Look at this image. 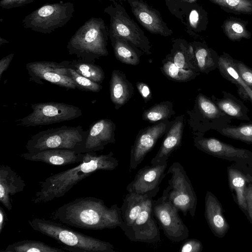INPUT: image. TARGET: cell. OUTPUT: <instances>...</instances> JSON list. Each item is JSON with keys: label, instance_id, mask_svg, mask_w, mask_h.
I'll use <instances>...</instances> for the list:
<instances>
[{"label": "cell", "instance_id": "cell-1", "mask_svg": "<svg viewBox=\"0 0 252 252\" xmlns=\"http://www.w3.org/2000/svg\"><path fill=\"white\" fill-rule=\"evenodd\" d=\"M50 218L70 227L89 230L124 227L121 208L117 204L108 207L101 199L78 197L54 211Z\"/></svg>", "mask_w": 252, "mask_h": 252}, {"label": "cell", "instance_id": "cell-2", "mask_svg": "<svg viewBox=\"0 0 252 252\" xmlns=\"http://www.w3.org/2000/svg\"><path fill=\"white\" fill-rule=\"evenodd\" d=\"M119 165L112 152L98 155L84 153L83 161L78 165L52 174L39 182L40 189L35 194L34 203H45L63 197L78 182L99 170H113Z\"/></svg>", "mask_w": 252, "mask_h": 252}, {"label": "cell", "instance_id": "cell-3", "mask_svg": "<svg viewBox=\"0 0 252 252\" xmlns=\"http://www.w3.org/2000/svg\"><path fill=\"white\" fill-rule=\"evenodd\" d=\"M35 231L48 236L71 252H114V246L108 242L85 235L58 221L34 218L28 221Z\"/></svg>", "mask_w": 252, "mask_h": 252}, {"label": "cell", "instance_id": "cell-4", "mask_svg": "<svg viewBox=\"0 0 252 252\" xmlns=\"http://www.w3.org/2000/svg\"><path fill=\"white\" fill-rule=\"evenodd\" d=\"M109 30L104 20L92 17L72 36L66 46L68 54L89 62L108 54L107 49Z\"/></svg>", "mask_w": 252, "mask_h": 252}, {"label": "cell", "instance_id": "cell-5", "mask_svg": "<svg viewBox=\"0 0 252 252\" xmlns=\"http://www.w3.org/2000/svg\"><path fill=\"white\" fill-rule=\"evenodd\" d=\"M88 130L82 126H62L41 131L32 135L26 145L28 152L49 149H67L81 153Z\"/></svg>", "mask_w": 252, "mask_h": 252}, {"label": "cell", "instance_id": "cell-6", "mask_svg": "<svg viewBox=\"0 0 252 252\" xmlns=\"http://www.w3.org/2000/svg\"><path fill=\"white\" fill-rule=\"evenodd\" d=\"M74 11V4L71 2L46 3L26 16L22 25L36 32L51 33L65 25Z\"/></svg>", "mask_w": 252, "mask_h": 252}, {"label": "cell", "instance_id": "cell-7", "mask_svg": "<svg viewBox=\"0 0 252 252\" xmlns=\"http://www.w3.org/2000/svg\"><path fill=\"white\" fill-rule=\"evenodd\" d=\"M104 12L110 17L109 35L124 39L144 52L150 53V42L144 32L127 13L125 7L115 0Z\"/></svg>", "mask_w": 252, "mask_h": 252}, {"label": "cell", "instance_id": "cell-8", "mask_svg": "<svg viewBox=\"0 0 252 252\" xmlns=\"http://www.w3.org/2000/svg\"><path fill=\"white\" fill-rule=\"evenodd\" d=\"M167 173L171 175L168 180V186L165 189L170 201L185 216L189 213L191 217H194L197 199L184 168L179 162H174Z\"/></svg>", "mask_w": 252, "mask_h": 252}, {"label": "cell", "instance_id": "cell-9", "mask_svg": "<svg viewBox=\"0 0 252 252\" xmlns=\"http://www.w3.org/2000/svg\"><path fill=\"white\" fill-rule=\"evenodd\" d=\"M32 111L18 120L19 125L26 127L46 126L72 120L82 115L78 107L62 102H49L31 105Z\"/></svg>", "mask_w": 252, "mask_h": 252}, {"label": "cell", "instance_id": "cell-10", "mask_svg": "<svg viewBox=\"0 0 252 252\" xmlns=\"http://www.w3.org/2000/svg\"><path fill=\"white\" fill-rule=\"evenodd\" d=\"M178 209L170 201L166 189L153 201V213L160 228L170 240L179 242L189 236V230L178 214Z\"/></svg>", "mask_w": 252, "mask_h": 252}, {"label": "cell", "instance_id": "cell-11", "mask_svg": "<svg viewBox=\"0 0 252 252\" xmlns=\"http://www.w3.org/2000/svg\"><path fill=\"white\" fill-rule=\"evenodd\" d=\"M26 67L31 81L43 85L42 80H45L66 89L76 88L68 68L61 63L35 61L27 63Z\"/></svg>", "mask_w": 252, "mask_h": 252}, {"label": "cell", "instance_id": "cell-12", "mask_svg": "<svg viewBox=\"0 0 252 252\" xmlns=\"http://www.w3.org/2000/svg\"><path fill=\"white\" fill-rule=\"evenodd\" d=\"M153 198L148 197L133 224L124 232L133 242L153 243L160 240L158 223L153 213Z\"/></svg>", "mask_w": 252, "mask_h": 252}, {"label": "cell", "instance_id": "cell-13", "mask_svg": "<svg viewBox=\"0 0 252 252\" xmlns=\"http://www.w3.org/2000/svg\"><path fill=\"white\" fill-rule=\"evenodd\" d=\"M167 161L158 164L146 165L140 169L126 187L128 192L153 198L159 191V185L165 176Z\"/></svg>", "mask_w": 252, "mask_h": 252}, {"label": "cell", "instance_id": "cell-14", "mask_svg": "<svg viewBox=\"0 0 252 252\" xmlns=\"http://www.w3.org/2000/svg\"><path fill=\"white\" fill-rule=\"evenodd\" d=\"M194 143L198 149L208 155L252 166V152L249 150L236 148L214 138L198 137Z\"/></svg>", "mask_w": 252, "mask_h": 252}, {"label": "cell", "instance_id": "cell-15", "mask_svg": "<svg viewBox=\"0 0 252 252\" xmlns=\"http://www.w3.org/2000/svg\"><path fill=\"white\" fill-rule=\"evenodd\" d=\"M167 126V123L161 122L148 126L139 132L131 149L129 172L136 169L142 162L147 154L154 148L158 139L165 133Z\"/></svg>", "mask_w": 252, "mask_h": 252}, {"label": "cell", "instance_id": "cell-16", "mask_svg": "<svg viewBox=\"0 0 252 252\" xmlns=\"http://www.w3.org/2000/svg\"><path fill=\"white\" fill-rule=\"evenodd\" d=\"M138 22L151 33L168 36L173 32L163 21L159 12L143 0H126Z\"/></svg>", "mask_w": 252, "mask_h": 252}, {"label": "cell", "instance_id": "cell-17", "mask_svg": "<svg viewBox=\"0 0 252 252\" xmlns=\"http://www.w3.org/2000/svg\"><path fill=\"white\" fill-rule=\"evenodd\" d=\"M229 188L233 198L245 215L247 210L246 189L252 183V166L234 162L227 167Z\"/></svg>", "mask_w": 252, "mask_h": 252}, {"label": "cell", "instance_id": "cell-18", "mask_svg": "<svg viewBox=\"0 0 252 252\" xmlns=\"http://www.w3.org/2000/svg\"><path fill=\"white\" fill-rule=\"evenodd\" d=\"M115 126L109 119L99 120L90 125L81 153L103 150L109 143L115 142Z\"/></svg>", "mask_w": 252, "mask_h": 252}, {"label": "cell", "instance_id": "cell-19", "mask_svg": "<svg viewBox=\"0 0 252 252\" xmlns=\"http://www.w3.org/2000/svg\"><path fill=\"white\" fill-rule=\"evenodd\" d=\"M84 153H78L67 149H49L35 153H25L20 155L24 159L32 161H40L51 165L65 166L81 163Z\"/></svg>", "mask_w": 252, "mask_h": 252}, {"label": "cell", "instance_id": "cell-20", "mask_svg": "<svg viewBox=\"0 0 252 252\" xmlns=\"http://www.w3.org/2000/svg\"><path fill=\"white\" fill-rule=\"evenodd\" d=\"M205 218L213 234L217 238L224 237L230 226L223 214L222 205L211 191H207L205 197Z\"/></svg>", "mask_w": 252, "mask_h": 252}, {"label": "cell", "instance_id": "cell-21", "mask_svg": "<svg viewBox=\"0 0 252 252\" xmlns=\"http://www.w3.org/2000/svg\"><path fill=\"white\" fill-rule=\"evenodd\" d=\"M185 25L187 32L190 35L206 30L208 24L207 13L196 3H185L174 15Z\"/></svg>", "mask_w": 252, "mask_h": 252}, {"label": "cell", "instance_id": "cell-22", "mask_svg": "<svg viewBox=\"0 0 252 252\" xmlns=\"http://www.w3.org/2000/svg\"><path fill=\"white\" fill-rule=\"evenodd\" d=\"M26 183L10 166L0 167V202L8 210L12 209L10 196L23 191Z\"/></svg>", "mask_w": 252, "mask_h": 252}, {"label": "cell", "instance_id": "cell-23", "mask_svg": "<svg viewBox=\"0 0 252 252\" xmlns=\"http://www.w3.org/2000/svg\"><path fill=\"white\" fill-rule=\"evenodd\" d=\"M218 68L221 75L234 84L241 97L252 103V90L241 78L234 64V59L226 53L219 57Z\"/></svg>", "mask_w": 252, "mask_h": 252}, {"label": "cell", "instance_id": "cell-24", "mask_svg": "<svg viewBox=\"0 0 252 252\" xmlns=\"http://www.w3.org/2000/svg\"><path fill=\"white\" fill-rule=\"evenodd\" d=\"M183 129L182 120L177 121L168 131L157 154L152 159L151 164H158L167 161L173 152L180 145Z\"/></svg>", "mask_w": 252, "mask_h": 252}, {"label": "cell", "instance_id": "cell-25", "mask_svg": "<svg viewBox=\"0 0 252 252\" xmlns=\"http://www.w3.org/2000/svg\"><path fill=\"white\" fill-rule=\"evenodd\" d=\"M148 198L147 196L135 193L128 192L126 194L121 207L124 232L129 228L138 218Z\"/></svg>", "mask_w": 252, "mask_h": 252}, {"label": "cell", "instance_id": "cell-26", "mask_svg": "<svg viewBox=\"0 0 252 252\" xmlns=\"http://www.w3.org/2000/svg\"><path fill=\"white\" fill-rule=\"evenodd\" d=\"M110 93L111 101L117 109L125 104L131 95L128 82L118 70H114L112 73Z\"/></svg>", "mask_w": 252, "mask_h": 252}, {"label": "cell", "instance_id": "cell-27", "mask_svg": "<svg viewBox=\"0 0 252 252\" xmlns=\"http://www.w3.org/2000/svg\"><path fill=\"white\" fill-rule=\"evenodd\" d=\"M61 63L67 68H71L79 74L99 84L104 79V72L99 65L94 62H89L78 59L72 61H63Z\"/></svg>", "mask_w": 252, "mask_h": 252}, {"label": "cell", "instance_id": "cell-28", "mask_svg": "<svg viewBox=\"0 0 252 252\" xmlns=\"http://www.w3.org/2000/svg\"><path fill=\"white\" fill-rule=\"evenodd\" d=\"M116 58L121 62L130 65H137L139 58L135 47L129 41L120 37L109 35Z\"/></svg>", "mask_w": 252, "mask_h": 252}, {"label": "cell", "instance_id": "cell-29", "mask_svg": "<svg viewBox=\"0 0 252 252\" xmlns=\"http://www.w3.org/2000/svg\"><path fill=\"white\" fill-rule=\"evenodd\" d=\"M194 44V57L200 71L208 72L218 68L219 56L214 51L200 42H196Z\"/></svg>", "mask_w": 252, "mask_h": 252}, {"label": "cell", "instance_id": "cell-30", "mask_svg": "<svg viewBox=\"0 0 252 252\" xmlns=\"http://www.w3.org/2000/svg\"><path fill=\"white\" fill-rule=\"evenodd\" d=\"M223 94L224 97L222 98L213 97L214 102L220 109L225 114L236 119L249 120L246 111L247 109H244L245 106L229 94L226 92Z\"/></svg>", "mask_w": 252, "mask_h": 252}, {"label": "cell", "instance_id": "cell-31", "mask_svg": "<svg viewBox=\"0 0 252 252\" xmlns=\"http://www.w3.org/2000/svg\"><path fill=\"white\" fill-rule=\"evenodd\" d=\"M63 249L50 246L36 240H24L8 245L0 252H64Z\"/></svg>", "mask_w": 252, "mask_h": 252}, {"label": "cell", "instance_id": "cell-32", "mask_svg": "<svg viewBox=\"0 0 252 252\" xmlns=\"http://www.w3.org/2000/svg\"><path fill=\"white\" fill-rule=\"evenodd\" d=\"M248 22L242 19L230 17L225 20L221 28L224 33L231 41H240L242 39H250L251 33L247 29Z\"/></svg>", "mask_w": 252, "mask_h": 252}, {"label": "cell", "instance_id": "cell-33", "mask_svg": "<svg viewBox=\"0 0 252 252\" xmlns=\"http://www.w3.org/2000/svg\"><path fill=\"white\" fill-rule=\"evenodd\" d=\"M227 12L252 14V0H209Z\"/></svg>", "mask_w": 252, "mask_h": 252}, {"label": "cell", "instance_id": "cell-34", "mask_svg": "<svg viewBox=\"0 0 252 252\" xmlns=\"http://www.w3.org/2000/svg\"><path fill=\"white\" fill-rule=\"evenodd\" d=\"M219 132L227 137L252 144V123L238 126H227L220 128Z\"/></svg>", "mask_w": 252, "mask_h": 252}, {"label": "cell", "instance_id": "cell-35", "mask_svg": "<svg viewBox=\"0 0 252 252\" xmlns=\"http://www.w3.org/2000/svg\"><path fill=\"white\" fill-rule=\"evenodd\" d=\"M171 104L166 102L154 105L144 112L143 119L153 122L167 118L171 113Z\"/></svg>", "mask_w": 252, "mask_h": 252}, {"label": "cell", "instance_id": "cell-36", "mask_svg": "<svg viewBox=\"0 0 252 252\" xmlns=\"http://www.w3.org/2000/svg\"><path fill=\"white\" fill-rule=\"evenodd\" d=\"M197 102L201 113L208 119H214L225 115L215 102L202 94L198 95Z\"/></svg>", "mask_w": 252, "mask_h": 252}, {"label": "cell", "instance_id": "cell-37", "mask_svg": "<svg viewBox=\"0 0 252 252\" xmlns=\"http://www.w3.org/2000/svg\"><path fill=\"white\" fill-rule=\"evenodd\" d=\"M163 70L167 76L178 81H188L195 76L192 70L180 68L170 61L164 64Z\"/></svg>", "mask_w": 252, "mask_h": 252}, {"label": "cell", "instance_id": "cell-38", "mask_svg": "<svg viewBox=\"0 0 252 252\" xmlns=\"http://www.w3.org/2000/svg\"><path fill=\"white\" fill-rule=\"evenodd\" d=\"M70 77L73 80L76 88L82 91L96 93L99 92L102 87L99 84L77 73L71 68H67Z\"/></svg>", "mask_w": 252, "mask_h": 252}, {"label": "cell", "instance_id": "cell-39", "mask_svg": "<svg viewBox=\"0 0 252 252\" xmlns=\"http://www.w3.org/2000/svg\"><path fill=\"white\" fill-rule=\"evenodd\" d=\"M234 64L241 78L252 90V68L247 66L242 61L234 59Z\"/></svg>", "mask_w": 252, "mask_h": 252}, {"label": "cell", "instance_id": "cell-40", "mask_svg": "<svg viewBox=\"0 0 252 252\" xmlns=\"http://www.w3.org/2000/svg\"><path fill=\"white\" fill-rule=\"evenodd\" d=\"M203 250L201 242L196 239H186L181 246L180 251L182 252H201Z\"/></svg>", "mask_w": 252, "mask_h": 252}, {"label": "cell", "instance_id": "cell-41", "mask_svg": "<svg viewBox=\"0 0 252 252\" xmlns=\"http://www.w3.org/2000/svg\"><path fill=\"white\" fill-rule=\"evenodd\" d=\"M35 0H1L0 6L2 9H9L28 4Z\"/></svg>", "mask_w": 252, "mask_h": 252}, {"label": "cell", "instance_id": "cell-42", "mask_svg": "<svg viewBox=\"0 0 252 252\" xmlns=\"http://www.w3.org/2000/svg\"><path fill=\"white\" fill-rule=\"evenodd\" d=\"M245 192L247 204L245 216L252 225V183L248 184Z\"/></svg>", "mask_w": 252, "mask_h": 252}, {"label": "cell", "instance_id": "cell-43", "mask_svg": "<svg viewBox=\"0 0 252 252\" xmlns=\"http://www.w3.org/2000/svg\"><path fill=\"white\" fill-rule=\"evenodd\" d=\"M14 55V53H11L3 57L0 60V79H1L4 72L7 69L13 59Z\"/></svg>", "mask_w": 252, "mask_h": 252}, {"label": "cell", "instance_id": "cell-44", "mask_svg": "<svg viewBox=\"0 0 252 252\" xmlns=\"http://www.w3.org/2000/svg\"><path fill=\"white\" fill-rule=\"evenodd\" d=\"M137 87L139 92L145 100H148L151 98V93L146 84L142 82H138Z\"/></svg>", "mask_w": 252, "mask_h": 252}, {"label": "cell", "instance_id": "cell-45", "mask_svg": "<svg viewBox=\"0 0 252 252\" xmlns=\"http://www.w3.org/2000/svg\"><path fill=\"white\" fill-rule=\"evenodd\" d=\"M8 220V219L5 211L2 207H0V234L1 233L2 229L6 224V222Z\"/></svg>", "mask_w": 252, "mask_h": 252}, {"label": "cell", "instance_id": "cell-46", "mask_svg": "<svg viewBox=\"0 0 252 252\" xmlns=\"http://www.w3.org/2000/svg\"><path fill=\"white\" fill-rule=\"evenodd\" d=\"M176 2L182 3H196L198 0H172Z\"/></svg>", "mask_w": 252, "mask_h": 252}, {"label": "cell", "instance_id": "cell-47", "mask_svg": "<svg viewBox=\"0 0 252 252\" xmlns=\"http://www.w3.org/2000/svg\"><path fill=\"white\" fill-rule=\"evenodd\" d=\"M0 45L1 46L2 44H4V43H8L9 42L6 40V39H3L2 38V37H0Z\"/></svg>", "mask_w": 252, "mask_h": 252}, {"label": "cell", "instance_id": "cell-48", "mask_svg": "<svg viewBox=\"0 0 252 252\" xmlns=\"http://www.w3.org/2000/svg\"><path fill=\"white\" fill-rule=\"evenodd\" d=\"M111 0V1H114V0Z\"/></svg>", "mask_w": 252, "mask_h": 252}, {"label": "cell", "instance_id": "cell-49", "mask_svg": "<svg viewBox=\"0 0 252 252\" xmlns=\"http://www.w3.org/2000/svg\"></svg>", "mask_w": 252, "mask_h": 252}]
</instances>
